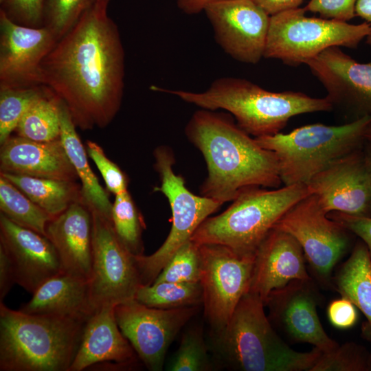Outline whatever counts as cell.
<instances>
[{
    "label": "cell",
    "instance_id": "cell-38",
    "mask_svg": "<svg viewBox=\"0 0 371 371\" xmlns=\"http://www.w3.org/2000/svg\"><path fill=\"white\" fill-rule=\"evenodd\" d=\"M49 0H3L0 10L13 22L25 26H43L45 6Z\"/></svg>",
    "mask_w": 371,
    "mask_h": 371
},
{
    "label": "cell",
    "instance_id": "cell-19",
    "mask_svg": "<svg viewBox=\"0 0 371 371\" xmlns=\"http://www.w3.org/2000/svg\"><path fill=\"white\" fill-rule=\"evenodd\" d=\"M0 244L11 258L16 284L29 293L63 272L57 251L47 236L14 223L2 213Z\"/></svg>",
    "mask_w": 371,
    "mask_h": 371
},
{
    "label": "cell",
    "instance_id": "cell-1",
    "mask_svg": "<svg viewBox=\"0 0 371 371\" xmlns=\"http://www.w3.org/2000/svg\"><path fill=\"white\" fill-rule=\"evenodd\" d=\"M107 8L95 1L39 67V85L63 102L82 131L107 126L123 97L124 50Z\"/></svg>",
    "mask_w": 371,
    "mask_h": 371
},
{
    "label": "cell",
    "instance_id": "cell-26",
    "mask_svg": "<svg viewBox=\"0 0 371 371\" xmlns=\"http://www.w3.org/2000/svg\"><path fill=\"white\" fill-rule=\"evenodd\" d=\"M341 297L349 300L366 316L363 336L371 341V256L366 244L359 241L335 278Z\"/></svg>",
    "mask_w": 371,
    "mask_h": 371
},
{
    "label": "cell",
    "instance_id": "cell-13",
    "mask_svg": "<svg viewBox=\"0 0 371 371\" xmlns=\"http://www.w3.org/2000/svg\"><path fill=\"white\" fill-rule=\"evenodd\" d=\"M197 307L159 309L133 299L116 305L115 316L122 334L146 368L161 371L170 346Z\"/></svg>",
    "mask_w": 371,
    "mask_h": 371
},
{
    "label": "cell",
    "instance_id": "cell-28",
    "mask_svg": "<svg viewBox=\"0 0 371 371\" xmlns=\"http://www.w3.org/2000/svg\"><path fill=\"white\" fill-rule=\"evenodd\" d=\"M16 135L36 142L60 138V99L47 87L21 119Z\"/></svg>",
    "mask_w": 371,
    "mask_h": 371
},
{
    "label": "cell",
    "instance_id": "cell-34",
    "mask_svg": "<svg viewBox=\"0 0 371 371\" xmlns=\"http://www.w3.org/2000/svg\"><path fill=\"white\" fill-rule=\"evenodd\" d=\"M201 271L199 245L190 239L177 250L153 283L200 282Z\"/></svg>",
    "mask_w": 371,
    "mask_h": 371
},
{
    "label": "cell",
    "instance_id": "cell-6",
    "mask_svg": "<svg viewBox=\"0 0 371 371\" xmlns=\"http://www.w3.org/2000/svg\"><path fill=\"white\" fill-rule=\"evenodd\" d=\"M311 194L307 186L297 183L267 190H243L222 213L207 218L191 240L197 245L225 246L243 258L256 253L278 221L295 204Z\"/></svg>",
    "mask_w": 371,
    "mask_h": 371
},
{
    "label": "cell",
    "instance_id": "cell-4",
    "mask_svg": "<svg viewBox=\"0 0 371 371\" xmlns=\"http://www.w3.org/2000/svg\"><path fill=\"white\" fill-rule=\"evenodd\" d=\"M256 294L245 293L226 326L212 332V347L226 367L242 371H310L322 351L298 352L273 328Z\"/></svg>",
    "mask_w": 371,
    "mask_h": 371
},
{
    "label": "cell",
    "instance_id": "cell-22",
    "mask_svg": "<svg viewBox=\"0 0 371 371\" xmlns=\"http://www.w3.org/2000/svg\"><path fill=\"white\" fill-rule=\"evenodd\" d=\"M0 172L59 180L78 179L60 137L36 142L11 135L1 145Z\"/></svg>",
    "mask_w": 371,
    "mask_h": 371
},
{
    "label": "cell",
    "instance_id": "cell-7",
    "mask_svg": "<svg viewBox=\"0 0 371 371\" xmlns=\"http://www.w3.org/2000/svg\"><path fill=\"white\" fill-rule=\"evenodd\" d=\"M370 123L371 117L364 116L341 125L312 124L255 139L276 154L284 186L306 184L334 161L362 148Z\"/></svg>",
    "mask_w": 371,
    "mask_h": 371
},
{
    "label": "cell",
    "instance_id": "cell-50",
    "mask_svg": "<svg viewBox=\"0 0 371 371\" xmlns=\"http://www.w3.org/2000/svg\"><path fill=\"white\" fill-rule=\"evenodd\" d=\"M3 0H0V3H1V2H3Z\"/></svg>",
    "mask_w": 371,
    "mask_h": 371
},
{
    "label": "cell",
    "instance_id": "cell-32",
    "mask_svg": "<svg viewBox=\"0 0 371 371\" xmlns=\"http://www.w3.org/2000/svg\"><path fill=\"white\" fill-rule=\"evenodd\" d=\"M45 86L0 88V145L14 131L23 115L43 93Z\"/></svg>",
    "mask_w": 371,
    "mask_h": 371
},
{
    "label": "cell",
    "instance_id": "cell-17",
    "mask_svg": "<svg viewBox=\"0 0 371 371\" xmlns=\"http://www.w3.org/2000/svg\"><path fill=\"white\" fill-rule=\"evenodd\" d=\"M321 296L313 279L293 280L269 295L271 320L294 342L308 343L322 352L339 345L324 330L317 306Z\"/></svg>",
    "mask_w": 371,
    "mask_h": 371
},
{
    "label": "cell",
    "instance_id": "cell-33",
    "mask_svg": "<svg viewBox=\"0 0 371 371\" xmlns=\"http://www.w3.org/2000/svg\"><path fill=\"white\" fill-rule=\"evenodd\" d=\"M213 366L203 330L199 326L183 333L179 347L170 359L166 370L170 371H209Z\"/></svg>",
    "mask_w": 371,
    "mask_h": 371
},
{
    "label": "cell",
    "instance_id": "cell-49",
    "mask_svg": "<svg viewBox=\"0 0 371 371\" xmlns=\"http://www.w3.org/2000/svg\"><path fill=\"white\" fill-rule=\"evenodd\" d=\"M96 1L104 3H106V4H109V3L110 1V0H96Z\"/></svg>",
    "mask_w": 371,
    "mask_h": 371
},
{
    "label": "cell",
    "instance_id": "cell-10",
    "mask_svg": "<svg viewBox=\"0 0 371 371\" xmlns=\"http://www.w3.org/2000/svg\"><path fill=\"white\" fill-rule=\"evenodd\" d=\"M274 227L295 238L317 280L330 285L334 267L350 246L352 233L329 218L311 194L291 207Z\"/></svg>",
    "mask_w": 371,
    "mask_h": 371
},
{
    "label": "cell",
    "instance_id": "cell-29",
    "mask_svg": "<svg viewBox=\"0 0 371 371\" xmlns=\"http://www.w3.org/2000/svg\"><path fill=\"white\" fill-rule=\"evenodd\" d=\"M135 300L151 308L175 309L203 304L200 282H161L141 285Z\"/></svg>",
    "mask_w": 371,
    "mask_h": 371
},
{
    "label": "cell",
    "instance_id": "cell-12",
    "mask_svg": "<svg viewBox=\"0 0 371 371\" xmlns=\"http://www.w3.org/2000/svg\"><path fill=\"white\" fill-rule=\"evenodd\" d=\"M199 245L204 313L212 332H216L226 326L240 300L249 291L254 258L241 257L221 245Z\"/></svg>",
    "mask_w": 371,
    "mask_h": 371
},
{
    "label": "cell",
    "instance_id": "cell-35",
    "mask_svg": "<svg viewBox=\"0 0 371 371\" xmlns=\"http://www.w3.org/2000/svg\"><path fill=\"white\" fill-rule=\"evenodd\" d=\"M96 0H49L44 13L43 26L58 41L77 23Z\"/></svg>",
    "mask_w": 371,
    "mask_h": 371
},
{
    "label": "cell",
    "instance_id": "cell-47",
    "mask_svg": "<svg viewBox=\"0 0 371 371\" xmlns=\"http://www.w3.org/2000/svg\"><path fill=\"white\" fill-rule=\"evenodd\" d=\"M366 140L371 142V123L369 124L366 131Z\"/></svg>",
    "mask_w": 371,
    "mask_h": 371
},
{
    "label": "cell",
    "instance_id": "cell-31",
    "mask_svg": "<svg viewBox=\"0 0 371 371\" xmlns=\"http://www.w3.org/2000/svg\"><path fill=\"white\" fill-rule=\"evenodd\" d=\"M111 222L124 247L135 256L144 255L142 233L146 225L128 190L115 195Z\"/></svg>",
    "mask_w": 371,
    "mask_h": 371
},
{
    "label": "cell",
    "instance_id": "cell-14",
    "mask_svg": "<svg viewBox=\"0 0 371 371\" xmlns=\"http://www.w3.org/2000/svg\"><path fill=\"white\" fill-rule=\"evenodd\" d=\"M204 12L221 48L234 59L256 64L264 57L270 16L253 0H222Z\"/></svg>",
    "mask_w": 371,
    "mask_h": 371
},
{
    "label": "cell",
    "instance_id": "cell-20",
    "mask_svg": "<svg viewBox=\"0 0 371 371\" xmlns=\"http://www.w3.org/2000/svg\"><path fill=\"white\" fill-rule=\"evenodd\" d=\"M305 258L295 238L274 227L256 253L249 291L258 295L265 306L273 291L293 280L312 279Z\"/></svg>",
    "mask_w": 371,
    "mask_h": 371
},
{
    "label": "cell",
    "instance_id": "cell-15",
    "mask_svg": "<svg viewBox=\"0 0 371 371\" xmlns=\"http://www.w3.org/2000/svg\"><path fill=\"white\" fill-rule=\"evenodd\" d=\"M306 185L328 214L371 217V175L363 148L334 161Z\"/></svg>",
    "mask_w": 371,
    "mask_h": 371
},
{
    "label": "cell",
    "instance_id": "cell-21",
    "mask_svg": "<svg viewBox=\"0 0 371 371\" xmlns=\"http://www.w3.org/2000/svg\"><path fill=\"white\" fill-rule=\"evenodd\" d=\"M92 231L91 211L83 196L49 221L46 236L57 251L63 272L89 281Z\"/></svg>",
    "mask_w": 371,
    "mask_h": 371
},
{
    "label": "cell",
    "instance_id": "cell-44",
    "mask_svg": "<svg viewBox=\"0 0 371 371\" xmlns=\"http://www.w3.org/2000/svg\"><path fill=\"white\" fill-rule=\"evenodd\" d=\"M222 0H177V7L187 14H198L208 4Z\"/></svg>",
    "mask_w": 371,
    "mask_h": 371
},
{
    "label": "cell",
    "instance_id": "cell-45",
    "mask_svg": "<svg viewBox=\"0 0 371 371\" xmlns=\"http://www.w3.org/2000/svg\"><path fill=\"white\" fill-rule=\"evenodd\" d=\"M355 14L365 20L370 27L369 34L366 38V43L371 46V0H357Z\"/></svg>",
    "mask_w": 371,
    "mask_h": 371
},
{
    "label": "cell",
    "instance_id": "cell-16",
    "mask_svg": "<svg viewBox=\"0 0 371 371\" xmlns=\"http://www.w3.org/2000/svg\"><path fill=\"white\" fill-rule=\"evenodd\" d=\"M306 65L326 91V98L355 120L371 117V63H359L340 47H329Z\"/></svg>",
    "mask_w": 371,
    "mask_h": 371
},
{
    "label": "cell",
    "instance_id": "cell-9",
    "mask_svg": "<svg viewBox=\"0 0 371 371\" xmlns=\"http://www.w3.org/2000/svg\"><path fill=\"white\" fill-rule=\"evenodd\" d=\"M153 156L154 168L161 182L155 191L168 199L172 223L166 239L156 251L148 256H135L142 285L153 284L177 250L223 205L210 198L195 195L187 188L184 179L174 171L175 158L170 148L159 146L154 150Z\"/></svg>",
    "mask_w": 371,
    "mask_h": 371
},
{
    "label": "cell",
    "instance_id": "cell-3",
    "mask_svg": "<svg viewBox=\"0 0 371 371\" xmlns=\"http://www.w3.org/2000/svg\"><path fill=\"white\" fill-rule=\"evenodd\" d=\"M151 89L175 95L203 109H223L234 117L243 130L254 137L280 133L293 116L333 110L326 97L313 98L292 91H270L238 78L216 79L202 92L169 90L155 86Z\"/></svg>",
    "mask_w": 371,
    "mask_h": 371
},
{
    "label": "cell",
    "instance_id": "cell-39",
    "mask_svg": "<svg viewBox=\"0 0 371 371\" xmlns=\"http://www.w3.org/2000/svg\"><path fill=\"white\" fill-rule=\"evenodd\" d=\"M357 0H310L304 8L322 18L346 21L354 18Z\"/></svg>",
    "mask_w": 371,
    "mask_h": 371
},
{
    "label": "cell",
    "instance_id": "cell-24",
    "mask_svg": "<svg viewBox=\"0 0 371 371\" xmlns=\"http://www.w3.org/2000/svg\"><path fill=\"white\" fill-rule=\"evenodd\" d=\"M19 309L33 315L88 319L95 311L89 281L62 272L45 281Z\"/></svg>",
    "mask_w": 371,
    "mask_h": 371
},
{
    "label": "cell",
    "instance_id": "cell-18",
    "mask_svg": "<svg viewBox=\"0 0 371 371\" xmlns=\"http://www.w3.org/2000/svg\"><path fill=\"white\" fill-rule=\"evenodd\" d=\"M57 41L47 27L19 25L0 10V88L38 85L40 65Z\"/></svg>",
    "mask_w": 371,
    "mask_h": 371
},
{
    "label": "cell",
    "instance_id": "cell-11",
    "mask_svg": "<svg viewBox=\"0 0 371 371\" xmlns=\"http://www.w3.org/2000/svg\"><path fill=\"white\" fill-rule=\"evenodd\" d=\"M90 209L93 260L89 287L95 311L104 305L116 306L135 299L142 283L135 256L120 241L111 220Z\"/></svg>",
    "mask_w": 371,
    "mask_h": 371
},
{
    "label": "cell",
    "instance_id": "cell-36",
    "mask_svg": "<svg viewBox=\"0 0 371 371\" xmlns=\"http://www.w3.org/2000/svg\"><path fill=\"white\" fill-rule=\"evenodd\" d=\"M370 353L355 342H346L322 352L310 371H367Z\"/></svg>",
    "mask_w": 371,
    "mask_h": 371
},
{
    "label": "cell",
    "instance_id": "cell-5",
    "mask_svg": "<svg viewBox=\"0 0 371 371\" xmlns=\"http://www.w3.org/2000/svg\"><path fill=\"white\" fill-rule=\"evenodd\" d=\"M87 320L28 314L0 302V370L69 371Z\"/></svg>",
    "mask_w": 371,
    "mask_h": 371
},
{
    "label": "cell",
    "instance_id": "cell-48",
    "mask_svg": "<svg viewBox=\"0 0 371 371\" xmlns=\"http://www.w3.org/2000/svg\"><path fill=\"white\" fill-rule=\"evenodd\" d=\"M367 371H371V354H370L368 359Z\"/></svg>",
    "mask_w": 371,
    "mask_h": 371
},
{
    "label": "cell",
    "instance_id": "cell-41",
    "mask_svg": "<svg viewBox=\"0 0 371 371\" xmlns=\"http://www.w3.org/2000/svg\"><path fill=\"white\" fill-rule=\"evenodd\" d=\"M330 324L339 329H347L353 326L357 319L356 306L347 298L341 297L332 301L327 309Z\"/></svg>",
    "mask_w": 371,
    "mask_h": 371
},
{
    "label": "cell",
    "instance_id": "cell-8",
    "mask_svg": "<svg viewBox=\"0 0 371 371\" xmlns=\"http://www.w3.org/2000/svg\"><path fill=\"white\" fill-rule=\"evenodd\" d=\"M304 8L270 16L264 58L286 65L306 64L332 47L356 48L370 31L368 23L308 17Z\"/></svg>",
    "mask_w": 371,
    "mask_h": 371
},
{
    "label": "cell",
    "instance_id": "cell-46",
    "mask_svg": "<svg viewBox=\"0 0 371 371\" xmlns=\"http://www.w3.org/2000/svg\"><path fill=\"white\" fill-rule=\"evenodd\" d=\"M363 150L366 161L371 175V142L366 140Z\"/></svg>",
    "mask_w": 371,
    "mask_h": 371
},
{
    "label": "cell",
    "instance_id": "cell-42",
    "mask_svg": "<svg viewBox=\"0 0 371 371\" xmlns=\"http://www.w3.org/2000/svg\"><path fill=\"white\" fill-rule=\"evenodd\" d=\"M14 284V267L5 248L0 244V302H3Z\"/></svg>",
    "mask_w": 371,
    "mask_h": 371
},
{
    "label": "cell",
    "instance_id": "cell-40",
    "mask_svg": "<svg viewBox=\"0 0 371 371\" xmlns=\"http://www.w3.org/2000/svg\"><path fill=\"white\" fill-rule=\"evenodd\" d=\"M328 216L358 236L367 246L371 256V217L353 216L337 212H330Z\"/></svg>",
    "mask_w": 371,
    "mask_h": 371
},
{
    "label": "cell",
    "instance_id": "cell-37",
    "mask_svg": "<svg viewBox=\"0 0 371 371\" xmlns=\"http://www.w3.org/2000/svg\"><path fill=\"white\" fill-rule=\"evenodd\" d=\"M86 150L101 173L109 192L117 195L128 190L127 176L116 164L106 157L98 144L87 140Z\"/></svg>",
    "mask_w": 371,
    "mask_h": 371
},
{
    "label": "cell",
    "instance_id": "cell-30",
    "mask_svg": "<svg viewBox=\"0 0 371 371\" xmlns=\"http://www.w3.org/2000/svg\"><path fill=\"white\" fill-rule=\"evenodd\" d=\"M1 213L14 223L46 236L52 217L14 185L0 175Z\"/></svg>",
    "mask_w": 371,
    "mask_h": 371
},
{
    "label": "cell",
    "instance_id": "cell-43",
    "mask_svg": "<svg viewBox=\"0 0 371 371\" xmlns=\"http://www.w3.org/2000/svg\"><path fill=\"white\" fill-rule=\"evenodd\" d=\"M268 15L273 16L299 8L304 0H253Z\"/></svg>",
    "mask_w": 371,
    "mask_h": 371
},
{
    "label": "cell",
    "instance_id": "cell-2",
    "mask_svg": "<svg viewBox=\"0 0 371 371\" xmlns=\"http://www.w3.org/2000/svg\"><path fill=\"white\" fill-rule=\"evenodd\" d=\"M185 133L206 163L201 196L223 204L246 188H278L282 183L276 154L243 130L230 113L198 110Z\"/></svg>",
    "mask_w": 371,
    "mask_h": 371
},
{
    "label": "cell",
    "instance_id": "cell-25",
    "mask_svg": "<svg viewBox=\"0 0 371 371\" xmlns=\"http://www.w3.org/2000/svg\"><path fill=\"white\" fill-rule=\"evenodd\" d=\"M60 137L81 181L84 199L90 207L95 209L111 220L113 203L109 199V193L101 186L89 166L86 148L78 136L69 111L60 100Z\"/></svg>",
    "mask_w": 371,
    "mask_h": 371
},
{
    "label": "cell",
    "instance_id": "cell-27",
    "mask_svg": "<svg viewBox=\"0 0 371 371\" xmlns=\"http://www.w3.org/2000/svg\"><path fill=\"white\" fill-rule=\"evenodd\" d=\"M31 201L52 218L60 214L82 197L81 184L59 180L0 172Z\"/></svg>",
    "mask_w": 371,
    "mask_h": 371
},
{
    "label": "cell",
    "instance_id": "cell-23",
    "mask_svg": "<svg viewBox=\"0 0 371 371\" xmlns=\"http://www.w3.org/2000/svg\"><path fill=\"white\" fill-rule=\"evenodd\" d=\"M115 306H102L87 319L69 371H82L105 362L134 367L137 355L118 326Z\"/></svg>",
    "mask_w": 371,
    "mask_h": 371
}]
</instances>
